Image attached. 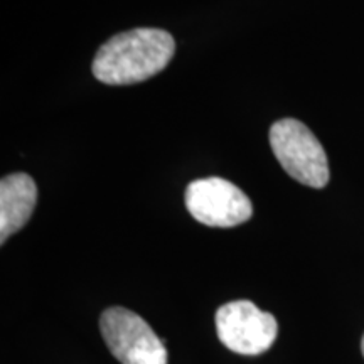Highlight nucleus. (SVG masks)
Segmentation results:
<instances>
[{"label":"nucleus","instance_id":"obj_7","mask_svg":"<svg viewBox=\"0 0 364 364\" xmlns=\"http://www.w3.org/2000/svg\"><path fill=\"white\" fill-rule=\"evenodd\" d=\"M361 349H363V356H364V336H363V341H361Z\"/></svg>","mask_w":364,"mask_h":364},{"label":"nucleus","instance_id":"obj_6","mask_svg":"<svg viewBox=\"0 0 364 364\" xmlns=\"http://www.w3.org/2000/svg\"><path fill=\"white\" fill-rule=\"evenodd\" d=\"M38 203V188L24 172L9 174L0 182V243L22 230L33 216Z\"/></svg>","mask_w":364,"mask_h":364},{"label":"nucleus","instance_id":"obj_2","mask_svg":"<svg viewBox=\"0 0 364 364\" xmlns=\"http://www.w3.org/2000/svg\"><path fill=\"white\" fill-rule=\"evenodd\" d=\"M270 145L284 171L300 184L314 189L329 182L326 150L302 122L284 118L270 129Z\"/></svg>","mask_w":364,"mask_h":364},{"label":"nucleus","instance_id":"obj_1","mask_svg":"<svg viewBox=\"0 0 364 364\" xmlns=\"http://www.w3.org/2000/svg\"><path fill=\"white\" fill-rule=\"evenodd\" d=\"M174 53V38L167 31L142 27L108 39L98 49L91 71L105 85H135L166 70Z\"/></svg>","mask_w":364,"mask_h":364},{"label":"nucleus","instance_id":"obj_4","mask_svg":"<svg viewBox=\"0 0 364 364\" xmlns=\"http://www.w3.org/2000/svg\"><path fill=\"white\" fill-rule=\"evenodd\" d=\"M216 331L230 351L257 356L275 343L279 324L272 314L263 312L250 300H236L218 309Z\"/></svg>","mask_w":364,"mask_h":364},{"label":"nucleus","instance_id":"obj_3","mask_svg":"<svg viewBox=\"0 0 364 364\" xmlns=\"http://www.w3.org/2000/svg\"><path fill=\"white\" fill-rule=\"evenodd\" d=\"M100 331L122 364H167V349L142 317L125 307H110L100 317Z\"/></svg>","mask_w":364,"mask_h":364},{"label":"nucleus","instance_id":"obj_5","mask_svg":"<svg viewBox=\"0 0 364 364\" xmlns=\"http://www.w3.org/2000/svg\"><path fill=\"white\" fill-rule=\"evenodd\" d=\"M184 201L196 221L211 228H233L253 216L248 196L221 177L191 182Z\"/></svg>","mask_w":364,"mask_h":364}]
</instances>
